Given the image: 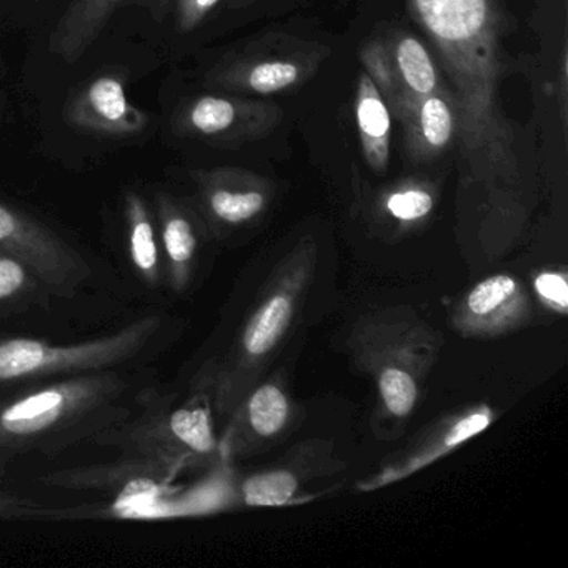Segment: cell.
Here are the masks:
<instances>
[{
    "label": "cell",
    "instance_id": "25",
    "mask_svg": "<svg viewBox=\"0 0 568 568\" xmlns=\"http://www.w3.org/2000/svg\"><path fill=\"white\" fill-rule=\"evenodd\" d=\"M490 424V415L487 414H474L465 417L464 420L458 422L454 425L450 432H448L447 447H455V445L462 444V442L468 440V438L477 435L478 432L485 430Z\"/></svg>",
    "mask_w": 568,
    "mask_h": 568
},
{
    "label": "cell",
    "instance_id": "10",
    "mask_svg": "<svg viewBox=\"0 0 568 568\" xmlns=\"http://www.w3.org/2000/svg\"><path fill=\"white\" fill-rule=\"evenodd\" d=\"M128 0H72L49 38V51L68 64L84 58Z\"/></svg>",
    "mask_w": 568,
    "mask_h": 568
},
{
    "label": "cell",
    "instance_id": "7",
    "mask_svg": "<svg viewBox=\"0 0 568 568\" xmlns=\"http://www.w3.org/2000/svg\"><path fill=\"white\" fill-rule=\"evenodd\" d=\"M64 119L79 131L111 139H134L151 125V115L129 101L118 74H101L82 85L65 104Z\"/></svg>",
    "mask_w": 568,
    "mask_h": 568
},
{
    "label": "cell",
    "instance_id": "5",
    "mask_svg": "<svg viewBox=\"0 0 568 568\" xmlns=\"http://www.w3.org/2000/svg\"><path fill=\"white\" fill-rule=\"evenodd\" d=\"M0 252L29 262L58 298H74L95 275L91 258L74 241L4 199H0Z\"/></svg>",
    "mask_w": 568,
    "mask_h": 568
},
{
    "label": "cell",
    "instance_id": "18",
    "mask_svg": "<svg viewBox=\"0 0 568 568\" xmlns=\"http://www.w3.org/2000/svg\"><path fill=\"white\" fill-rule=\"evenodd\" d=\"M378 385H381L385 405L392 414L397 417L410 414L415 400H417V387H415L414 378L407 372L387 368L382 372Z\"/></svg>",
    "mask_w": 568,
    "mask_h": 568
},
{
    "label": "cell",
    "instance_id": "13",
    "mask_svg": "<svg viewBox=\"0 0 568 568\" xmlns=\"http://www.w3.org/2000/svg\"><path fill=\"white\" fill-rule=\"evenodd\" d=\"M237 111L232 102L221 98H201L185 109L184 114L175 121L181 131L199 135H217L234 125Z\"/></svg>",
    "mask_w": 568,
    "mask_h": 568
},
{
    "label": "cell",
    "instance_id": "27",
    "mask_svg": "<svg viewBox=\"0 0 568 568\" xmlns=\"http://www.w3.org/2000/svg\"><path fill=\"white\" fill-rule=\"evenodd\" d=\"M8 460H9V458L6 457L4 452L0 450V475H2V468H4V464Z\"/></svg>",
    "mask_w": 568,
    "mask_h": 568
},
{
    "label": "cell",
    "instance_id": "16",
    "mask_svg": "<svg viewBox=\"0 0 568 568\" xmlns=\"http://www.w3.org/2000/svg\"><path fill=\"white\" fill-rule=\"evenodd\" d=\"M287 415V398L274 385H264L252 395L248 418L257 434L265 437L277 434L284 427Z\"/></svg>",
    "mask_w": 568,
    "mask_h": 568
},
{
    "label": "cell",
    "instance_id": "3",
    "mask_svg": "<svg viewBox=\"0 0 568 568\" xmlns=\"http://www.w3.org/2000/svg\"><path fill=\"white\" fill-rule=\"evenodd\" d=\"M174 328L168 315L148 314L111 334L68 344L0 335V395L55 378L149 368Z\"/></svg>",
    "mask_w": 568,
    "mask_h": 568
},
{
    "label": "cell",
    "instance_id": "8",
    "mask_svg": "<svg viewBox=\"0 0 568 568\" xmlns=\"http://www.w3.org/2000/svg\"><path fill=\"white\" fill-rule=\"evenodd\" d=\"M121 261L135 285L149 297L165 288L164 255L152 199L135 189L124 192L121 204Z\"/></svg>",
    "mask_w": 568,
    "mask_h": 568
},
{
    "label": "cell",
    "instance_id": "12",
    "mask_svg": "<svg viewBox=\"0 0 568 568\" xmlns=\"http://www.w3.org/2000/svg\"><path fill=\"white\" fill-rule=\"evenodd\" d=\"M292 307L288 298H272L267 305L262 307L257 317L248 324L244 334V347L251 355L267 354L281 335L284 334L288 321H291Z\"/></svg>",
    "mask_w": 568,
    "mask_h": 568
},
{
    "label": "cell",
    "instance_id": "14",
    "mask_svg": "<svg viewBox=\"0 0 568 568\" xmlns=\"http://www.w3.org/2000/svg\"><path fill=\"white\" fill-rule=\"evenodd\" d=\"M205 202L209 211L219 221L241 224L248 221L264 207V197L257 192H234L217 185L205 187Z\"/></svg>",
    "mask_w": 568,
    "mask_h": 568
},
{
    "label": "cell",
    "instance_id": "11",
    "mask_svg": "<svg viewBox=\"0 0 568 568\" xmlns=\"http://www.w3.org/2000/svg\"><path fill=\"white\" fill-rule=\"evenodd\" d=\"M54 298L58 297L51 285L29 262L9 252H0V318L49 308Z\"/></svg>",
    "mask_w": 568,
    "mask_h": 568
},
{
    "label": "cell",
    "instance_id": "4",
    "mask_svg": "<svg viewBox=\"0 0 568 568\" xmlns=\"http://www.w3.org/2000/svg\"><path fill=\"white\" fill-rule=\"evenodd\" d=\"M92 444L175 471L192 458L212 454L217 448V438L207 408L195 402L175 404L174 395L148 378L135 395L131 414L101 432Z\"/></svg>",
    "mask_w": 568,
    "mask_h": 568
},
{
    "label": "cell",
    "instance_id": "1",
    "mask_svg": "<svg viewBox=\"0 0 568 568\" xmlns=\"http://www.w3.org/2000/svg\"><path fill=\"white\" fill-rule=\"evenodd\" d=\"M148 368L39 382L0 395V450L6 457H55L124 420Z\"/></svg>",
    "mask_w": 568,
    "mask_h": 568
},
{
    "label": "cell",
    "instance_id": "2",
    "mask_svg": "<svg viewBox=\"0 0 568 568\" xmlns=\"http://www.w3.org/2000/svg\"><path fill=\"white\" fill-rule=\"evenodd\" d=\"M412 4L457 89L467 155L504 162L514 149L497 105L500 62L491 0H412Z\"/></svg>",
    "mask_w": 568,
    "mask_h": 568
},
{
    "label": "cell",
    "instance_id": "6",
    "mask_svg": "<svg viewBox=\"0 0 568 568\" xmlns=\"http://www.w3.org/2000/svg\"><path fill=\"white\" fill-rule=\"evenodd\" d=\"M174 471L154 462L122 455L109 464L64 468L42 478L52 488L72 491H94L114 500H152L168 488Z\"/></svg>",
    "mask_w": 568,
    "mask_h": 568
},
{
    "label": "cell",
    "instance_id": "15",
    "mask_svg": "<svg viewBox=\"0 0 568 568\" xmlns=\"http://www.w3.org/2000/svg\"><path fill=\"white\" fill-rule=\"evenodd\" d=\"M397 59L408 88L418 95L432 94L437 84V75L424 45L415 39H404L398 45Z\"/></svg>",
    "mask_w": 568,
    "mask_h": 568
},
{
    "label": "cell",
    "instance_id": "9",
    "mask_svg": "<svg viewBox=\"0 0 568 568\" xmlns=\"http://www.w3.org/2000/svg\"><path fill=\"white\" fill-rule=\"evenodd\" d=\"M152 205L164 255L165 288L182 294L189 287L201 248L197 225L184 205L171 194L158 192L152 195Z\"/></svg>",
    "mask_w": 568,
    "mask_h": 568
},
{
    "label": "cell",
    "instance_id": "19",
    "mask_svg": "<svg viewBox=\"0 0 568 568\" xmlns=\"http://www.w3.org/2000/svg\"><path fill=\"white\" fill-rule=\"evenodd\" d=\"M217 2L219 0H154L152 14L162 21H172L181 31H189Z\"/></svg>",
    "mask_w": 568,
    "mask_h": 568
},
{
    "label": "cell",
    "instance_id": "22",
    "mask_svg": "<svg viewBox=\"0 0 568 568\" xmlns=\"http://www.w3.org/2000/svg\"><path fill=\"white\" fill-rule=\"evenodd\" d=\"M358 125L364 132L365 138L374 142H382L387 139L390 131V118H388L387 109L382 104L381 99L371 92V94L362 95L358 102Z\"/></svg>",
    "mask_w": 568,
    "mask_h": 568
},
{
    "label": "cell",
    "instance_id": "17",
    "mask_svg": "<svg viewBox=\"0 0 568 568\" xmlns=\"http://www.w3.org/2000/svg\"><path fill=\"white\" fill-rule=\"evenodd\" d=\"M297 481L288 471H271L255 475L244 484V498L254 507H271L284 505L294 497Z\"/></svg>",
    "mask_w": 568,
    "mask_h": 568
},
{
    "label": "cell",
    "instance_id": "23",
    "mask_svg": "<svg viewBox=\"0 0 568 568\" xmlns=\"http://www.w3.org/2000/svg\"><path fill=\"white\" fill-rule=\"evenodd\" d=\"M297 68L284 62H268L258 65L248 75V84L261 94L281 91L297 81Z\"/></svg>",
    "mask_w": 568,
    "mask_h": 568
},
{
    "label": "cell",
    "instance_id": "20",
    "mask_svg": "<svg viewBox=\"0 0 568 568\" xmlns=\"http://www.w3.org/2000/svg\"><path fill=\"white\" fill-rule=\"evenodd\" d=\"M514 292L515 282L510 277H507V275H495V277L487 278V281L478 284L470 292L467 305L474 314H490V312L501 307Z\"/></svg>",
    "mask_w": 568,
    "mask_h": 568
},
{
    "label": "cell",
    "instance_id": "26",
    "mask_svg": "<svg viewBox=\"0 0 568 568\" xmlns=\"http://www.w3.org/2000/svg\"><path fill=\"white\" fill-rule=\"evenodd\" d=\"M535 288L541 297L554 302L558 307L567 308L568 287L564 277L557 274H544L535 281Z\"/></svg>",
    "mask_w": 568,
    "mask_h": 568
},
{
    "label": "cell",
    "instance_id": "21",
    "mask_svg": "<svg viewBox=\"0 0 568 568\" xmlns=\"http://www.w3.org/2000/svg\"><path fill=\"white\" fill-rule=\"evenodd\" d=\"M422 129L424 138L434 148L447 144L454 131V121L448 105L442 99L430 98L422 105Z\"/></svg>",
    "mask_w": 568,
    "mask_h": 568
},
{
    "label": "cell",
    "instance_id": "24",
    "mask_svg": "<svg viewBox=\"0 0 568 568\" xmlns=\"http://www.w3.org/2000/svg\"><path fill=\"white\" fill-rule=\"evenodd\" d=\"M388 211L402 221H415L424 217L432 211L430 195L422 191L402 192V194L392 195L388 201Z\"/></svg>",
    "mask_w": 568,
    "mask_h": 568
}]
</instances>
